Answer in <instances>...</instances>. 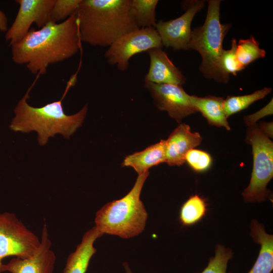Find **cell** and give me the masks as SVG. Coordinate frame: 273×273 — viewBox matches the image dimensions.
<instances>
[{
    "label": "cell",
    "instance_id": "cell-7",
    "mask_svg": "<svg viewBox=\"0 0 273 273\" xmlns=\"http://www.w3.org/2000/svg\"><path fill=\"white\" fill-rule=\"evenodd\" d=\"M40 243L38 237L14 213L0 212V269L3 259L11 256L28 258L36 252Z\"/></svg>",
    "mask_w": 273,
    "mask_h": 273
},
{
    "label": "cell",
    "instance_id": "cell-18",
    "mask_svg": "<svg viewBox=\"0 0 273 273\" xmlns=\"http://www.w3.org/2000/svg\"><path fill=\"white\" fill-rule=\"evenodd\" d=\"M223 98L213 96L199 97L191 95L192 104L196 111L200 112L210 125L230 130L228 118L223 110Z\"/></svg>",
    "mask_w": 273,
    "mask_h": 273
},
{
    "label": "cell",
    "instance_id": "cell-10",
    "mask_svg": "<svg viewBox=\"0 0 273 273\" xmlns=\"http://www.w3.org/2000/svg\"><path fill=\"white\" fill-rule=\"evenodd\" d=\"M204 5V1H191L186 11L180 17L167 21L160 20L157 22L155 28L163 46L171 48L174 51L188 50L192 20Z\"/></svg>",
    "mask_w": 273,
    "mask_h": 273
},
{
    "label": "cell",
    "instance_id": "cell-14",
    "mask_svg": "<svg viewBox=\"0 0 273 273\" xmlns=\"http://www.w3.org/2000/svg\"><path fill=\"white\" fill-rule=\"evenodd\" d=\"M202 141L200 134L192 132L189 125L179 124L165 140V162L169 166L183 165L187 152L199 146Z\"/></svg>",
    "mask_w": 273,
    "mask_h": 273
},
{
    "label": "cell",
    "instance_id": "cell-23",
    "mask_svg": "<svg viewBox=\"0 0 273 273\" xmlns=\"http://www.w3.org/2000/svg\"><path fill=\"white\" fill-rule=\"evenodd\" d=\"M232 255L230 249L220 245H217L215 256L210 258L207 266L200 273H231L226 272V268Z\"/></svg>",
    "mask_w": 273,
    "mask_h": 273
},
{
    "label": "cell",
    "instance_id": "cell-24",
    "mask_svg": "<svg viewBox=\"0 0 273 273\" xmlns=\"http://www.w3.org/2000/svg\"><path fill=\"white\" fill-rule=\"evenodd\" d=\"M81 0H55L51 14V21H65L76 13Z\"/></svg>",
    "mask_w": 273,
    "mask_h": 273
},
{
    "label": "cell",
    "instance_id": "cell-26",
    "mask_svg": "<svg viewBox=\"0 0 273 273\" xmlns=\"http://www.w3.org/2000/svg\"><path fill=\"white\" fill-rule=\"evenodd\" d=\"M237 42L235 38L232 40L231 48L224 50L221 57V65L224 71L228 74L236 75L238 72L245 68L238 62L236 56Z\"/></svg>",
    "mask_w": 273,
    "mask_h": 273
},
{
    "label": "cell",
    "instance_id": "cell-1",
    "mask_svg": "<svg viewBox=\"0 0 273 273\" xmlns=\"http://www.w3.org/2000/svg\"><path fill=\"white\" fill-rule=\"evenodd\" d=\"M81 42L76 12L62 22L51 21L38 30L31 27L21 40L11 45L12 60L25 64L33 74L44 75L50 64L75 55Z\"/></svg>",
    "mask_w": 273,
    "mask_h": 273
},
{
    "label": "cell",
    "instance_id": "cell-4",
    "mask_svg": "<svg viewBox=\"0 0 273 273\" xmlns=\"http://www.w3.org/2000/svg\"><path fill=\"white\" fill-rule=\"evenodd\" d=\"M149 174V171L139 174L133 187L126 195L107 203L97 212L95 226L99 232L128 239L144 230L148 213L140 195Z\"/></svg>",
    "mask_w": 273,
    "mask_h": 273
},
{
    "label": "cell",
    "instance_id": "cell-15",
    "mask_svg": "<svg viewBox=\"0 0 273 273\" xmlns=\"http://www.w3.org/2000/svg\"><path fill=\"white\" fill-rule=\"evenodd\" d=\"M103 235L95 226L87 231L75 250L67 257L63 273H85L92 256L97 251L94 242Z\"/></svg>",
    "mask_w": 273,
    "mask_h": 273
},
{
    "label": "cell",
    "instance_id": "cell-27",
    "mask_svg": "<svg viewBox=\"0 0 273 273\" xmlns=\"http://www.w3.org/2000/svg\"><path fill=\"white\" fill-rule=\"evenodd\" d=\"M272 99L263 108L258 111L251 115L245 116L244 117V121L247 126L254 125L260 119L271 115L273 113Z\"/></svg>",
    "mask_w": 273,
    "mask_h": 273
},
{
    "label": "cell",
    "instance_id": "cell-6",
    "mask_svg": "<svg viewBox=\"0 0 273 273\" xmlns=\"http://www.w3.org/2000/svg\"><path fill=\"white\" fill-rule=\"evenodd\" d=\"M247 127L245 142L252 147L253 163L250 183L242 195L246 202H260L269 195L266 187L273 176V143L257 123Z\"/></svg>",
    "mask_w": 273,
    "mask_h": 273
},
{
    "label": "cell",
    "instance_id": "cell-12",
    "mask_svg": "<svg viewBox=\"0 0 273 273\" xmlns=\"http://www.w3.org/2000/svg\"><path fill=\"white\" fill-rule=\"evenodd\" d=\"M41 231L40 245L31 256L21 258L14 257L7 264H2L1 272L53 273L56 256L52 249L47 225L44 224Z\"/></svg>",
    "mask_w": 273,
    "mask_h": 273
},
{
    "label": "cell",
    "instance_id": "cell-20",
    "mask_svg": "<svg viewBox=\"0 0 273 273\" xmlns=\"http://www.w3.org/2000/svg\"><path fill=\"white\" fill-rule=\"evenodd\" d=\"M158 0H131V12L139 27H155Z\"/></svg>",
    "mask_w": 273,
    "mask_h": 273
},
{
    "label": "cell",
    "instance_id": "cell-8",
    "mask_svg": "<svg viewBox=\"0 0 273 273\" xmlns=\"http://www.w3.org/2000/svg\"><path fill=\"white\" fill-rule=\"evenodd\" d=\"M160 37L155 27L141 28L121 36L108 47L104 57L109 64L126 71L130 59L136 54L154 48H162Z\"/></svg>",
    "mask_w": 273,
    "mask_h": 273
},
{
    "label": "cell",
    "instance_id": "cell-19",
    "mask_svg": "<svg viewBox=\"0 0 273 273\" xmlns=\"http://www.w3.org/2000/svg\"><path fill=\"white\" fill-rule=\"evenodd\" d=\"M207 203L198 195L191 196L181 205L179 220L183 226H189L200 221L206 214Z\"/></svg>",
    "mask_w": 273,
    "mask_h": 273
},
{
    "label": "cell",
    "instance_id": "cell-11",
    "mask_svg": "<svg viewBox=\"0 0 273 273\" xmlns=\"http://www.w3.org/2000/svg\"><path fill=\"white\" fill-rule=\"evenodd\" d=\"M145 87L150 93L156 107L167 112L177 122L197 112L192 104L191 95L182 86L148 82H145Z\"/></svg>",
    "mask_w": 273,
    "mask_h": 273
},
{
    "label": "cell",
    "instance_id": "cell-17",
    "mask_svg": "<svg viewBox=\"0 0 273 273\" xmlns=\"http://www.w3.org/2000/svg\"><path fill=\"white\" fill-rule=\"evenodd\" d=\"M165 140L152 145L145 150L126 156L121 165L132 167L139 174L148 171L152 166L165 162Z\"/></svg>",
    "mask_w": 273,
    "mask_h": 273
},
{
    "label": "cell",
    "instance_id": "cell-22",
    "mask_svg": "<svg viewBox=\"0 0 273 273\" xmlns=\"http://www.w3.org/2000/svg\"><path fill=\"white\" fill-rule=\"evenodd\" d=\"M265 56V50L260 48L259 42L252 35L248 39H241L237 43V59L245 68L254 61Z\"/></svg>",
    "mask_w": 273,
    "mask_h": 273
},
{
    "label": "cell",
    "instance_id": "cell-3",
    "mask_svg": "<svg viewBox=\"0 0 273 273\" xmlns=\"http://www.w3.org/2000/svg\"><path fill=\"white\" fill-rule=\"evenodd\" d=\"M28 88L23 97L19 101L14 109L15 114L10 125V129L15 132L28 133L35 131L38 134V143L41 146L47 144L49 139L57 133L63 135L68 139L80 127L87 112L86 104L79 112L68 115L65 114L62 100L68 88L60 100L49 103L41 107L29 105L27 99L29 93L37 78Z\"/></svg>",
    "mask_w": 273,
    "mask_h": 273
},
{
    "label": "cell",
    "instance_id": "cell-13",
    "mask_svg": "<svg viewBox=\"0 0 273 273\" xmlns=\"http://www.w3.org/2000/svg\"><path fill=\"white\" fill-rule=\"evenodd\" d=\"M150 64L145 82L170 84L182 86L186 78L176 67L162 48H154L147 51Z\"/></svg>",
    "mask_w": 273,
    "mask_h": 273
},
{
    "label": "cell",
    "instance_id": "cell-28",
    "mask_svg": "<svg viewBox=\"0 0 273 273\" xmlns=\"http://www.w3.org/2000/svg\"><path fill=\"white\" fill-rule=\"evenodd\" d=\"M257 125L260 130L268 138H272L273 124L272 122H266L261 121Z\"/></svg>",
    "mask_w": 273,
    "mask_h": 273
},
{
    "label": "cell",
    "instance_id": "cell-5",
    "mask_svg": "<svg viewBox=\"0 0 273 273\" xmlns=\"http://www.w3.org/2000/svg\"><path fill=\"white\" fill-rule=\"evenodd\" d=\"M220 0L208 1L204 23L192 30L188 48L197 51L201 55L202 62L199 69L206 78L228 83L230 75L222 67L221 57L224 50L223 41L231 25L220 22Z\"/></svg>",
    "mask_w": 273,
    "mask_h": 273
},
{
    "label": "cell",
    "instance_id": "cell-25",
    "mask_svg": "<svg viewBox=\"0 0 273 273\" xmlns=\"http://www.w3.org/2000/svg\"><path fill=\"white\" fill-rule=\"evenodd\" d=\"M185 161L194 170L201 172L210 168L212 163V158L208 153L193 149L186 154Z\"/></svg>",
    "mask_w": 273,
    "mask_h": 273
},
{
    "label": "cell",
    "instance_id": "cell-29",
    "mask_svg": "<svg viewBox=\"0 0 273 273\" xmlns=\"http://www.w3.org/2000/svg\"><path fill=\"white\" fill-rule=\"evenodd\" d=\"M8 30V20L6 14L0 10V31L6 32Z\"/></svg>",
    "mask_w": 273,
    "mask_h": 273
},
{
    "label": "cell",
    "instance_id": "cell-16",
    "mask_svg": "<svg viewBox=\"0 0 273 273\" xmlns=\"http://www.w3.org/2000/svg\"><path fill=\"white\" fill-rule=\"evenodd\" d=\"M251 235L260 245L258 257L248 273H271L273 269V236L266 233L263 225L256 220L251 223Z\"/></svg>",
    "mask_w": 273,
    "mask_h": 273
},
{
    "label": "cell",
    "instance_id": "cell-30",
    "mask_svg": "<svg viewBox=\"0 0 273 273\" xmlns=\"http://www.w3.org/2000/svg\"><path fill=\"white\" fill-rule=\"evenodd\" d=\"M123 266L126 273H133L129 267V265L127 262L123 263Z\"/></svg>",
    "mask_w": 273,
    "mask_h": 273
},
{
    "label": "cell",
    "instance_id": "cell-21",
    "mask_svg": "<svg viewBox=\"0 0 273 273\" xmlns=\"http://www.w3.org/2000/svg\"><path fill=\"white\" fill-rule=\"evenodd\" d=\"M271 88L265 87L251 94L243 96H228L223 102V107L227 118L247 108L254 102L264 98L271 92Z\"/></svg>",
    "mask_w": 273,
    "mask_h": 273
},
{
    "label": "cell",
    "instance_id": "cell-2",
    "mask_svg": "<svg viewBox=\"0 0 273 273\" xmlns=\"http://www.w3.org/2000/svg\"><path fill=\"white\" fill-rule=\"evenodd\" d=\"M130 6L131 0H81L76 11L81 41L109 47L125 34L140 28Z\"/></svg>",
    "mask_w": 273,
    "mask_h": 273
},
{
    "label": "cell",
    "instance_id": "cell-9",
    "mask_svg": "<svg viewBox=\"0 0 273 273\" xmlns=\"http://www.w3.org/2000/svg\"><path fill=\"white\" fill-rule=\"evenodd\" d=\"M55 0H17L19 9L5 38L12 45L21 40L33 23L40 29L51 21V14Z\"/></svg>",
    "mask_w": 273,
    "mask_h": 273
}]
</instances>
